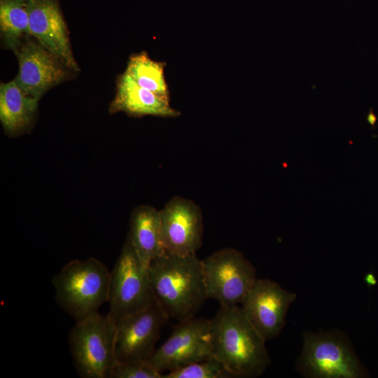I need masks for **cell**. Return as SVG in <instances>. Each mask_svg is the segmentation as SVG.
<instances>
[{"instance_id": "30bf717a", "label": "cell", "mask_w": 378, "mask_h": 378, "mask_svg": "<svg viewBox=\"0 0 378 378\" xmlns=\"http://www.w3.org/2000/svg\"><path fill=\"white\" fill-rule=\"evenodd\" d=\"M169 319L155 302L116 323L117 363L147 361Z\"/></svg>"}, {"instance_id": "3957f363", "label": "cell", "mask_w": 378, "mask_h": 378, "mask_svg": "<svg viewBox=\"0 0 378 378\" xmlns=\"http://www.w3.org/2000/svg\"><path fill=\"white\" fill-rule=\"evenodd\" d=\"M111 272L99 260H74L52 278L57 304L76 321L108 302Z\"/></svg>"}, {"instance_id": "4fadbf2b", "label": "cell", "mask_w": 378, "mask_h": 378, "mask_svg": "<svg viewBox=\"0 0 378 378\" xmlns=\"http://www.w3.org/2000/svg\"><path fill=\"white\" fill-rule=\"evenodd\" d=\"M26 4L31 36L72 71H79L58 0H26Z\"/></svg>"}, {"instance_id": "ba28073f", "label": "cell", "mask_w": 378, "mask_h": 378, "mask_svg": "<svg viewBox=\"0 0 378 378\" xmlns=\"http://www.w3.org/2000/svg\"><path fill=\"white\" fill-rule=\"evenodd\" d=\"M211 357L210 319L194 317L178 322L169 337L155 350L147 362L162 373Z\"/></svg>"}, {"instance_id": "44dd1931", "label": "cell", "mask_w": 378, "mask_h": 378, "mask_svg": "<svg viewBox=\"0 0 378 378\" xmlns=\"http://www.w3.org/2000/svg\"><path fill=\"white\" fill-rule=\"evenodd\" d=\"M365 281L369 286H373L377 284L376 277L372 273H368L365 275Z\"/></svg>"}, {"instance_id": "277c9868", "label": "cell", "mask_w": 378, "mask_h": 378, "mask_svg": "<svg viewBox=\"0 0 378 378\" xmlns=\"http://www.w3.org/2000/svg\"><path fill=\"white\" fill-rule=\"evenodd\" d=\"M116 323L98 312L76 321L69 334L74 364L83 378H107L117 363Z\"/></svg>"}, {"instance_id": "8fae6325", "label": "cell", "mask_w": 378, "mask_h": 378, "mask_svg": "<svg viewBox=\"0 0 378 378\" xmlns=\"http://www.w3.org/2000/svg\"><path fill=\"white\" fill-rule=\"evenodd\" d=\"M164 253L196 254L202 244L203 216L193 201L175 196L160 210Z\"/></svg>"}, {"instance_id": "ac0fdd59", "label": "cell", "mask_w": 378, "mask_h": 378, "mask_svg": "<svg viewBox=\"0 0 378 378\" xmlns=\"http://www.w3.org/2000/svg\"><path fill=\"white\" fill-rule=\"evenodd\" d=\"M0 31L5 46L13 51L31 36L26 0H0Z\"/></svg>"}, {"instance_id": "d6986e66", "label": "cell", "mask_w": 378, "mask_h": 378, "mask_svg": "<svg viewBox=\"0 0 378 378\" xmlns=\"http://www.w3.org/2000/svg\"><path fill=\"white\" fill-rule=\"evenodd\" d=\"M162 378H232L223 364L214 357L163 374Z\"/></svg>"}, {"instance_id": "ffe728a7", "label": "cell", "mask_w": 378, "mask_h": 378, "mask_svg": "<svg viewBox=\"0 0 378 378\" xmlns=\"http://www.w3.org/2000/svg\"><path fill=\"white\" fill-rule=\"evenodd\" d=\"M163 374L154 369L147 361L117 363L109 371L107 378H162Z\"/></svg>"}, {"instance_id": "7a4b0ae2", "label": "cell", "mask_w": 378, "mask_h": 378, "mask_svg": "<svg viewBox=\"0 0 378 378\" xmlns=\"http://www.w3.org/2000/svg\"><path fill=\"white\" fill-rule=\"evenodd\" d=\"M212 356L232 378H254L271 363L266 341L237 305L220 306L210 319Z\"/></svg>"}, {"instance_id": "7c38bea8", "label": "cell", "mask_w": 378, "mask_h": 378, "mask_svg": "<svg viewBox=\"0 0 378 378\" xmlns=\"http://www.w3.org/2000/svg\"><path fill=\"white\" fill-rule=\"evenodd\" d=\"M296 298L295 293L274 281L257 279L241 302V308L267 342L281 333L288 310Z\"/></svg>"}, {"instance_id": "9a60e30c", "label": "cell", "mask_w": 378, "mask_h": 378, "mask_svg": "<svg viewBox=\"0 0 378 378\" xmlns=\"http://www.w3.org/2000/svg\"><path fill=\"white\" fill-rule=\"evenodd\" d=\"M142 264L150 262L164 253L161 237L160 210L150 205H139L132 211L127 234Z\"/></svg>"}, {"instance_id": "6da1fadb", "label": "cell", "mask_w": 378, "mask_h": 378, "mask_svg": "<svg viewBox=\"0 0 378 378\" xmlns=\"http://www.w3.org/2000/svg\"><path fill=\"white\" fill-rule=\"evenodd\" d=\"M148 274L155 302L168 319L195 317L208 299L202 262L196 254L164 253L150 262Z\"/></svg>"}, {"instance_id": "8992f818", "label": "cell", "mask_w": 378, "mask_h": 378, "mask_svg": "<svg viewBox=\"0 0 378 378\" xmlns=\"http://www.w3.org/2000/svg\"><path fill=\"white\" fill-rule=\"evenodd\" d=\"M107 314L116 323L155 302L148 267L138 257L127 235L111 272Z\"/></svg>"}, {"instance_id": "9c48e42d", "label": "cell", "mask_w": 378, "mask_h": 378, "mask_svg": "<svg viewBox=\"0 0 378 378\" xmlns=\"http://www.w3.org/2000/svg\"><path fill=\"white\" fill-rule=\"evenodd\" d=\"M31 36L24 38L14 51L19 64L15 80L39 100L50 89L70 79L72 70Z\"/></svg>"}, {"instance_id": "e0dca14e", "label": "cell", "mask_w": 378, "mask_h": 378, "mask_svg": "<svg viewBox=\"0 0 378 378\" xmlns=\"http://www.w3.org/2000/svg\"><path fill=\"white\" fill-rule=\"evenodd\" d=\"M167 63L153 60L146 51L132 54L125 71L141 87L170 102L169 86L164 76Z\"/></svg>"}, {"instance_id": "5b68a950", "label": "cell", "mask_w": 378, "mask_h": 378, "mask_svg": "<svg viewBox=\"0 0 378 378\" xmlns=\"http://www.w3.org/2000/svg\"><path fill=\"white\" fill-rule=\"evenodd\" d=\"M298 367L312 378H359L364 374L346 337L336 331L304 332Z\"/></svg>"}, {"instance_id": "52a82bcc", "label": "cell", "mask_w": 378, "mask_h": 378, "mask_svg": "<svg viewBox=\"0 0 378 378\" xmlns=\"http://www.w3.org/2000/svg\"><path fill=\"white\" fill-rule=\"evenodd\" d=\"M202 262L207 298L220 306L241 304L258 279L254 266L233 248L216 251Z\"/></svg>"}, {"instance_id": "5bb4252c", "label": "cell", "mask_w": 378, "mask_h": 378, "mask_svg": "<svg viewBox=\"0 0 378 378\" xmlns=\"http://www.w3.org/2000/svg\"><path fill=\"white\" fill-rule=\"evenodd\" d=\"M151 91L139 86L132 77L124 72L118 76L116 92L108 108L110 113L124 112L132 117L153 115L176 118L181 112L173 108Z\"/></svg>"}, {"instance_id": "2e32d148", "label": "cell", "mask_w": 378, "mask_h": 378, "mask_svg": "<svg viewBox=\"0 0 378 378\" xmlns=\"http://www.w3.org/2000/svg\"><path fill=\"white\" fill-rule=\"evenodd\" d=\"M38 99L28 94L14 80L0 85V121L5 132L19 135L31 125Z\"/></svg>"}]
</instances>
